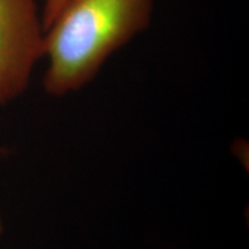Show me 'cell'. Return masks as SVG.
<instances>
[{
    "instance_id": "cell-3",
    "label": "cell",
    "mask_w": 249,
    "mask_h": 249,
    "mask_svg": "<svg viewBox=\"0 0 249 249\" xmlns=\"http://www.w3.org/2000/svg\"><path fill=\"white\" fill-rule=\"evenodd\" d=\"M70 0H44L42 6V20L44 29H46L61 9L68 4Z\"/></svg>"
},
{
    "instance_id": "cell-2",
    "label": "cell",
    "mask_w": 249,
    "mask_h": 249,
    "mask_svg": "<svg viewBox=\"0 0 249 249\" xmlns=\"http://www.w3.org/2000/svg\"><path fill=\"white\" fill-rule=\"evenodd\" d=\"M44 38L38 0H0V107L27 90Z\"/></svg>"
},
{
    "instance_id": "cell-1",
    "label": "cell",
    "mask_w": 249,
    "mask_h": 249,
    "mask_svg": "<svg viewBox=\"0 0 249 249\" xmlns=\"http://www.w3.org/2000/svg\"><path fill=\"white\" fill-rule=\"evenodd\" d=\"M155 0H70L45 29L43 88L53 97L95 80L112 54L150 26Z\"/></svg>"
},
{
    "instance_id": "cell-4",
    "label": "cell",
    "mask_w": 249,
    "mask_h": 249,
    "mask_svg": "<svg viewBox=\"0 0 249 249\" xmlns=\"http://www.w3.org/2000/svg\"><path fill=\"white\" fill-rule=\"evenodd\" d=\"M2 233V222H1V218H0V235Z\"/></svg>"
}]
</instances>
